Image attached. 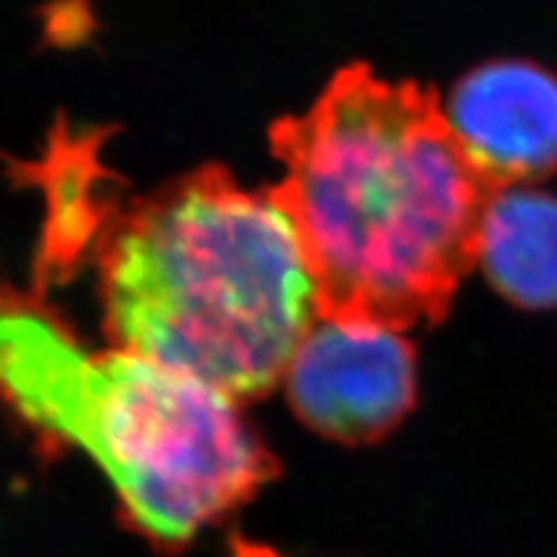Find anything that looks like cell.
I'll return each mask as SVG.
<instances>
[{"label":"cell","mask_w":557,"mask_h":557,"mask_svg":"<svg viewBox=\"0 0 557 557\" xmlns=\"http://www.w3.org/2000/svg\"><path fill=\"white\" fill-rule=\"evenodd\" d=\"M449 127L496 189L557 171V78L532 62H491L459 81Z\"/></svg>","instance_id":"5"},{"label":"cell","mask_w":557,"mask_h":557,"mask_svg":"<svg viewBox=\"0 0 557 557\" xmlns=\"http://www.w3.org/2000/svg\"><path fill=\"white\" fill-rule=\"evenodd\" d=\"M478 259L513 305L557 308V197L500 189L487 205Z\"/></svg>","instance_id":"6"},{"label":"cell","mask_w":557,"mask_h":557,"mask_svg":"<svg viewBox=\"0 0 557 557\" xmlns=\"http://www.w3.org/2000/svg\"><path fill=\"white\" fill-rule=\"evenodd\" d=\"M62 267L90 246L103 323L122 351L191 374L227 398L263 395L287 374L315 318L302 240L274 191L201 169L124 209L103 199L86 156L60 214Z\"/></svg>","instance_id":"1"},{"label":"cell","mask_w":557,"mask_h":557,"mask_svg":"<svg viewBox=\"0 0 557 557\" xmlns=\"http://www.w3.org/2000/svg\"><path fill=\"white\" fill-rule=\"evenodd\" d=\"M305 426L336 442H372L398 426L416 398V357L385 325L318 315L287 369Z\"/></svg>","instance_id":"4"},{"label":"cell","mask_w":557,"mask_h":557,"mask_svg":"<svg viewBox=\"0 0 557 557\" xmlns=\"http://www.w3.org/2000/svg\"><path fill=\"white\" fill-rule=\"evenodd\" d=\"M5 393L45 436L86 451L137 532L178 547L274 472L233 398L132 351H88L21 299L0 329Z\"/></svg>","instance_id":"3"},{"label":"cell","mask_w":557,"mask_h":557,"mask_svg":"<svg viewBox=\"0 0 557 557\" xmlns=\"http://www.w3.org/2000/svg\"><path fill=\"white\" fill-rule=\"evenodd\" d=\"M271 148L284 163L271 191L302 240L320 315L403 331L447 312L500 189L434 96L346 67L310 111L274 124Z\"/></svg>","instance_id":"2"}]
</instances>
